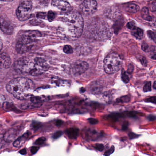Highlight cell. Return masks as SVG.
Segmentation results:
<instances>
[{
    "label": "cell",
    "instance_id": "1",
    "mask_svg": "<svg viewBox=\"0 0 156 156\" xmlns=\"http://www.w3.org/2000/svg\"><path fill=\"white\" fill-rule=\"evenodd\" d=\"M14 68L18 73L36 76L47 71L49 65L43 58L22 57L15 62Z\"/></svg>",
    "mask_w": 156,
    "mask_h": 156
},
{
    "label": "cell",
    "instance_id": "2",
    "mask_svg": "<svg viewBox=\"0 0 156 156\" xmlns=\"http://www.w3.org/2000/svg\"><path fill=\"white\" fill-rule=\"evenodd\" d=\"M35 85L33 81L26 77H18L9 82L6 89L9 93L19 100L29 98L34 91Z\"/></svg>",
    "mask_w": 156,
    "mask_h": 156
},
{
    "label": "cell",
    "instance_id": "3",
    "mask_svg": "<svg viewBox=\"0 0 156 156\" xmlns=\"http://www.w3.org/2000/svg\"><path fill=\"white\" fill-rule=\"evenodd\" d=\"M62 22L67 28L70 37L77 38L82 34L84 20L82 15L78 12H68L63 16Z\"/></svg>",
    "mask_w": 156,
    "mask_h": 156
},
{
    "label": "cell",
    "instance_id": "4",
    "mask_svg": "<svg viewBox=\"0 0 156 156\" xmlns=\"http://www.w3.org/2000/svg\"><path fill=\"white\" fill-rule=\"evenodd\" d=\"M41 37V34L36 31H28L20 34L16 44V50L18 53H25L29 51Z\"/></svg>",
    "mask_w": 156,
    "mask_h": 156
},
{
    "label": "cell",
    "instance_id": "5",
    "mask_svg": "<svg viewBox=\"0 0 156 156\" xmlns=\"http://www.w3.org/2000/svg\"><path fill=\"white\" fill-rule=\"evenodd\" d=\"M122 65V59L116 53H110L104 60V71L108 74H112L118 72Z\"/></svg>",
    "mask_w": 156,
    "mask_h": 156
},
{
    "label": "cell",
    "instance_id": "6",
    "mask_svg": "<svg viewBox=\"0 0 156 156\" xmlns=\"http://www.w3.org/2000/svg\"><path fill=\"white\" fill-rule=\"evenodd\" d=\"M32 2L31 0H22L16 10V16L21 21L28 20L31 17Z\"/></svg>",
    "mask_w": 156,
    "mask_h": 156
},
{
    "label": "cell",
    "instance_id": "7",
    "mask_svg": "<svg viewBox=\"0 0 156 156\" xmlns=\"http://www.w3.org/2000/svg\"><path fill=\"white\" fill-rule=\"evenodd\" d=\"M97 7L98 3L96 0H85L79 6V13L82 15H90L96 12Z\"/></svg>",
    "mask_w": 156,
    "mask_h": 156
},
{
    "label": "cell",
    "instance_id": "8",
    "mask_svg": "<svg viewBox=\"0 0 156 156\" xmlns=\"http://www.w3.org/2000/svg\"><path fill=\"white\" fill-rule=\"evenodd\" d=\"M88 64L86 62L78 60L74 62L72 66V73L75 75H80L88 69Z\"/></svg>",
    "mask_w": 156,
    "mask_h": 156
},
{
    "label": "cell",
    "instance_id": "9",
    "mask_svg": "<svg viewBox=\"0 0 156 156\" xmlns=\"http://www.w3.org/2000/svg\"><path fill=\"white\" fill-rule=\"evenodd\" d=\"M51 5L64 12L67 13L71 9V6L66 0H52Z\"/></svg>",
    "mask_w": 156,
    "mask_h": 156
},
{
    "label": "cell",
    "instance_id": "10",
    "mask_svg": "<svg viewBox=\"0 0 156 156\" xmlns=\"http://www.w3.org/2000/svg\"><path fill=\"white\" fill-rule=\"evenodd\" d=\"M1 28L2 32L6 34H11L13 32V27L12 24L2 17L1 18Z\"/></svg>",
    "mask_w": 156,
    "mask_h": 156
},
{
    "label": "cell",
    "instance_id": "11",
    "mask_svg": "<svg viewBox=\"0 0 156 156\" xmlns=\"http://www.w3.org/2000/svg\"><path fill=\"white\" fill-rule=\"evenodd\" d=\"M0 64L1 68L4 69H7L9 67L11 64L12 61L7 53L5 52H2L1 53L0 57Z\"/></svg>",
    "mask_w": 156,
    "mask_h": 156
},
{
    "label": "cell",
    "instance_id": "12",
    "mask_svg": "<svg viewBox=\"0 0 156 156\" xmlns=\"http://www.w3.org/2000/svg\"><path fill=\"white\" fill-rule=\"evenodd\" d=\"M30 134H31L30 132L28 131L22 136L18 137L16 140L14 141V142L13 143V146L17 148L21 147L25 143L26 141L28 140Z\"/></svg>",
    "mask_w": 156,
    "mask_h": 156
},
{
    "label": "cell",
    "instance_id": "13",
    "mask_svg": "<svg viewBox=\"0 0 156 156\" xmlns=\"http://www.w3.org/2000/svg\"><path fill=\"white\" fill-rule=\"evenodd\" d=\"M16 132L17 131H15L13 129H11L8 130L3 136L4 140L8 142H10L13 140L17 136Z\"/></svg>",
    "mask_w": 156,
    "mask_h": 156
},
{
    "label": "cell",
    "instance_id": "14",
    "mask_svg": "<svg viewBox=\"0 0 156 156\" xmlns=\"http://www.w3.org/2000/svg\"><path fill=\"white\" fill-rule=\"evenodd\" d=\"M125 8L127 12L130 13H135L140 10L139 6L135 3H128L126 5Z\"/></svg>",
    "mask_w": 156,
    "mask_h": 156
},
{
    "label": "cell",
    "instance_id": "15",
    "mask_svg": "<svg viewBox=\"0 0 156 156\" xmlns=\"http://www.w3.org/2000/svg\"><path fill=\"white\" fill-rule=\"evenodd\" d=\"M90 91L94 94L100 93L102 90V85L98 82H94L90 85Z\"/></svg>",
    "mask_w": 156,
    "mask_h": 156
},
{
    "label": "cell",
    "instance_id": "16",
    "mask_svg": "<svg viewBox=\"0 0 156 156\" xmlns=\"http://www.w3.org/2000/svg\"><path fill=\"white\" fill-rule=\"evenodd\" d=\"M66 133L69 138L76 139L78 136V130L77 129L71 128L66 130Z\"/></svg>",
    "mask_w": 156,
    "mask_h": 156
},
{
    "label": "cell",
    "instance_id": "17",
    "mask_svg": "<svg viewBox=\"0 0 156 156\" xmlns=\"http://www.w3.org/2000/svg\"><path fill=\"white\" fill-rule=\"evenodd\" d=\"M131 34L134 37L139 40L142 39L144 36L143 31L142 29L136 27L131 30Z\"/></svg>",
    "mask_w": 156,
    "mask_h": 156
},
{
    "label": "cell",
    "instance_id": "18",
    "mask_svg": "<svg viewBox=\"0 0 156 156\" xmlns=\"http://www.w3.org/2000/svg\"><path fill=\"white\" fill-rule=\"evenodd\" d=\"M141 14L142 18L144 19V20L148 22H150L152 20L153 17L149 15L148 8L146 7H144L142 8L141 12Z\"/></svg>",
    "mask_w": 156,
    "mask_h": 156
},
{
    "label": "cell",
    "instance_id": "19",
    "mask_svg": "<svg viewBox=\"0 0 156 156\" xmlns=\"http://www.w3.org/2000/svg\"><path fill=\"white\" fill-rule=\"evenodd\" d=\"M41 106L40 103H35L32 102V103H25L22 105L21 108L23 109H30L36 108Z\"/></svg>",
    "mask_w": 156,
    "mask_h": 156
},
{
    "label": "cell",
    "instance_id": "20",
    "mask_svg": "<svg viewBox=\"0 0 156 156\" xmlns=\"http://www.w3.org/2000/svg\"><path fill=\"white\" fill-rule=\"evenodd\" d=\"M121 79L124 82L127 83L130 81V79L128 75H127L124 69H122L121 72Z\"/></svg>",
    "mask_w": 156,
    "mask_h": 156
},
{
    "label": "cell",
    "instance_id": "21",
    "mask_svg": "<svg viewBox=\"0 0 156 156\" xmlns=\"http://www.w3.org/2000/svg\"><path fill=\"white\" fill-rule=\"evenodd\" d=\"M150 55L151 58L153 59H156V47L152 46L150 48Z\"/></svg>",
    "mask_w": 156,
    "mask_h": 156
},
{
    "label": "cell",
    "instance_id": "22",
    "mask_svg": "<svg viewBox=\"0 0 156 156\" xmlns=\"http://www.w3.org/2000/svg\"><path fill=\"white\" fill-rule=\"evenodd\" d=\"M130 101V97L129 96H124L117 100V102L119 103H126Z\"/></svg>",
    "mask_w": 156,
    "mask_h": 156
},
{
    "label": "cell",
    "instance_id": "23",
    "mask_svg": "<svg viewBox=\"0 0 156 156\" xmlns=\"http://www.w3.org/2000/svg\"><path fill=\"white\" fill-rule=\"evenodd\" d=\"M63 50L64 53H67V54H70V53H73L72 47L71 46L68 45L64 46Z\"/></svg>",
    "mask_w": 156,
    "mask_h": 156
},
{
    "label": "cell",
    "instance_id": "24",
    "mask_svg": "<svg viewBox=\"0 0 156 156\" xmlns=\"http://www.w3.org/2000/svg\"><path fill=\"white\" fill-rule=\"evenodd\" d=\"M148 36L150 39L153 40L156 44V33L152 31H148L147 32Z\"/></svg>",
    "mask_w": 156,
    "mask_h": 156
},
{
    "label": "cell",
    "instance_id": "25",
    "mask_svg": "<svg viewBox=\"0 0 156 156\" xmlns=\"http://www.w3.org/2000/svg\"><path fill=\"white\" fill-rule=\"evenodd\" d=\"M46 139L44 137H41L38 138L37 140L35 141L34 142V144L36 145H41L43 144L45 141H46Z\"/></svg>",
    "mask_w": 156,
    "mask_h": 156
},
{
    "label": "cell",
    "instance_id": "26",
    "mask_svg": "<svg viewBox=\"0 0 156 156\" xmlns=\"http://www.w3.org/2000/svg\"><path fill=\"white\" fill-rule=\"evenodd\" d=\"M152 90V84L151 82H148L146 83L143 87V91L145 92L151 91Z\"/></svg>",
    "mask_w": 156,
    "mask_h": 156
},
{
    "label": "cell",
    "instance_id": "27",
    "mask_svg": "<svg viewBox=\"0 0 156 156\" xmlns=\"http://www.w3.org/2000/svg\"><path fill=\"white\" fill-rule=\"evenodd\" d=\"M114 150H115L114 146H112L109 149H108V150L106 151V152H104V156H110V155H111V154H113L114 153Z\"/></svg>",
    "mask_w": 156,
    "mask_h": 156
},
{
    "label": "cell",
    "instance_id": "28",
    "mask_svg": "<svg viewBox=\"0 0 156 156\" xmlns=\"http://www.w3.org/2000/svg\"><path fill=\"white\" fill-rule=\"evenodd\" d=\"M62 134H63V133L61 131H60V130L57 131L53 135V136H52V138L54 140L57 139L62 136Z\"/></svg>",
    "mask_w": 156,
    "mask_h": 156
},
{
    "label": "cell",
    "instance_id": "29",
    "mask_svg": "<svg viewBox=\"0 0 156 156\" xmlns=\"http://www.w3.org/2000/svg\"><path fill=\"white\" fill-rule=\"evenodd\" d=\"M128 136L129 138L130 139V140H132L134 139L137 138L139 136H140V135L139 134H137L134 133H130L128 134Z\"/></svg>",
    "mask_w": 156,
    "mask_h": 156
},
{
    "label": "cell",
    "instance_id": "30",
    "mask_svg": "<svg viewBox=\"0 0 156 156\" xmlns=\"http://www.w3.org/2000/svg\"><path fill=\"white\" fill-rule=\"evenodd\" d=\"M95 148H96L97 150L99 151L100 152H102L104 150V145L100 143H97L95 145Z\"/></svg>",
    "mask_w": 156,
    "mask_h": 156
},
{
    "label": "cell",
    "instance_id": "31",
    "mask_svg": "<svg viewBox=\"0 0 156 156\" xmlns=\"http://www.w3.org/2000/svg\"><path fill=\"white\" fill-rule=\"evenodd\" d=\"M145 101L146 102H151L156 104V96L150 97L148 99H146Z\"/></svg>",
    "mask_w": 156,
    "mask_h": 156
},
{
    "label": "cell",
    "instance_id": "32",
    "mask_svg": "<svg viewBox=\"0 0 156 156\" xmlns=\"http://www.w3.org/2000/svg\"><path fill=\"white\" fill-rule=\"evenodd\" d=\"M149 25L154 28H156V18L153 17L152 20L150 22H148Z\"/></svg>",
    "mask_w": 156,
    "mask_h": 156
},
{
    "label": "cell",
    "instance_id": "33",
    "mask_svg": "<svg viewBox=\"0 0 156 156\" xmlns=\"http://www.w3.org/2000/svg\"><path fill=\"white\" fill-rule=\"evenodd\" d=\"M54 17H55L54 13L53 12H51V11H50L49 12L48 14V19L50 21H52V20L54 19Z\"/></svg>",
    "mask_w": 156,
    "mask_h": 156
},
{
    "label": "cell",
    "instance_id": "34",
    "mask_svg": "<svg viewBox=\"0 0 156 156\" xmlns=\"http://www.w3.org/2000/svg\"><path fill=\"white\" fill-rule=\"evenodd\" d=\"M140 62L144 66H146L147 65V60L146 59V58L144 57H141L140 59Z\"/></svg>",
    "mask_w": 156,
    "mask_h": 156
},
{
    "label": "cell",
    "instance_id": "35",
    "mask_svg": "<svg viewBox=\"0 0 156 156\" xmlns=\"http://www.w3.org/2000/svg\"><path fill=\"white\" fill-rule=\"evenodd\" d=\"M136 26L135 25V24L133 22H128V24H127V27L129 29L132 30L134 28H135Z\"/></svg>",
    "mask_w": 156,
    "mask_h": 156
},
{
    "label": "cell",
    "instance_id": "36",
    "mask_svg": "<svg viewBox=\"0 0 156 156\" xmlns=\"http://www.w3.org/2000/svg\"><path fill=\"white\" fill-rule=\"evenodd\" d=\"M141 47L144 51L146 52L148 49V45L147 44H146L145 42H142Z\"/></svg>",
    "mask_w": 156,
    "mask_h": 156
},
{
    "label": "cell",
    "instance_id": "37",
    "mask_svg": "<svg viewBox=\"0 0 156 156\" xmlns=\"http://www.w3.org/2000/svg\"><path fill=\"white\" fill-rule=\"evenodd\" d=\"M39 147L38 146H33L31 148V152L32 154H35L38 151Z\"/></svg>",
    "mask_w": 156,
    "mask_h": 156
},
{
    "label": "cell",
    "instance_id": "38",
    "mask_svg": "<svg viewBox=\"0 0 156 156\" xmlns=\"http://www.w3.org/2000/svg\"><path fill=\"white\" fill-rule=\"evenodd\" d=\"M128 125H129V124H128V122H126V121L124 122L123 123V125H122V130H123V131H125V130H127L128 127Z\"/></svg>",
    "mask_w": 156,
    "mask_h": 156
},
{
    "label": "cell",
    "instance_id": "39",
    "mask_svg": "<svg viewBox=\"0 0 156 156\" xmlns=\"http://www.w3.org/2000/svg\"><path fill=\"white\" fill-rule=\"evenodd\" d=\"M150 9L152 12H156V2L152 3Z\"/></svg>",
    "mask_w": 156,
    "mask_h": 156
},
{
    "label": "cell",
    "instance_id": "40",
    "mask_svg": "<svg viewBox=\"0 0 156 156\" xmlns=\"http://www.w3.org/2000/svg\"><path fill=\"white\" fill-rule=\"evenodd\" d=\"M88 121L91 124H96L97 123H98V121L97 120L93 118L89 119Z\"/></svg>",
    "mask_w": 156,
    "mask_h": 156
},
{
    "label": "cell",
    "instance_id": "41",
    "mask_svg": "<svg viewBox=\"0 0 156 156\" xmlns=\"http://www.w3.org/2000/svg\"><path fill=\"white\" fill-rule=\"evenodd\" d=\"M40 125L39 124H37V123L34 124L33 125V129H34L35 130H38V129L40 128Z\"/></svg>",
    "mask_w": 156,
    "mask_h": 156
},
{
    "label": "cell",
    "instance_id": "42",
    "mask_svg": "<svg viewBox=\"0 0 156 156\" xmlns=\"http://www.w3.org/2000/svg\"><path fill=\"white\" fill-rule=\"evenodd\" d=\"M148 120L150 121H153L156 119V117L154 115H149L148 117Z\"/></svg>",
    "mask_w": 156,
    "mask_h": 156
},
{
    "label": "cell",
    "instance_id": "43",
    "mask_svg": "<svg viewBox=\"0 0 156 156\" xmlns=\"http://www.w3.org/2000/svg\"><path fill=\"white\" fill-rule=\"evenodd\" d=\"M19 153L20 154L22 155H26L27 154V150H26V148H24L22 150L19 151Z\"/></svg>",
    "mask_w": 156,
    "mask_h": 156
},
{
    "label": "cell",
    "instance_id": "44",
    "mask_svg": "<svg viewBox=\"0 0 156 156\" xmlns=\"http://www.w3.org/2000/svg\"><path fill=\"white\" fill-rule=\"evenodd\" d=\"M133 66L132 65L130 64L128 67V72L129 73H131L133 72Z\"/></svg>",
    "mask_w": 156,
    "mask_h": 156
},
{
    "label": "cell",
    "instance_id": "45",
    "mask_svg": "<svg viewBox=\"0 0 156 156\" xmlns=\"http://www.w3.org/2000/svg\"><path fill=\"white\" fill-rule=\"evenodd\" d=\"M61 124H62V121L59 120V121H57L56 122V125L58 127V126H60Z\"/></svg>",
    "mask_w": 156,
    "mask_h": 156
},
{
    "label": "cell",
    "instance_id": "46",
    "mask_svg": "<svg viewBox=\"0 0 156 156\" xmlns=\"http://www.w3.org/2000/svg\"><path fill=\"white\" fill-rule=\"evenodd\" d=\"M153 88L155 89H156V81H155L154 83H153Z\"/></svg>",
    "mask_w": 156,
    "mask_h": 156
},
{
    "label": "cell",
    "instance_id": "47",
    "mask_svg": "<svg viewBox=\"0 0 156 156\" xmlns=\"http://www.w3.org/2000/svg\"><path fill=\"white\" fill-rule=\"evenodd\" d=\"M1 1H3V2H11V1H12L13 0H1Z\"/></svg>",
    "mask_w": 156,
    "mask_h": 156
}]
</instances>
